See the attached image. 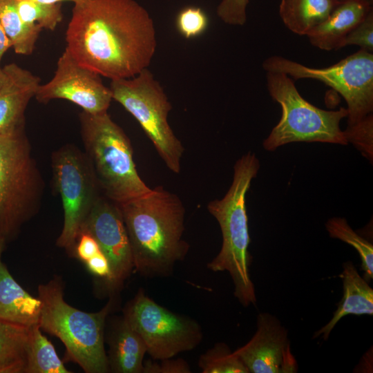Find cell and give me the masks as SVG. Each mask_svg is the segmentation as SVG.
I'll list each match as a JSON object with an SVG mask.
<instances>
[{"mask_svg":"<svg viewBox=\"0 0 373 373\" xmlns=\"http://www.w3.org/2000/svg\"><path fill=\"white\" fill-rule=\"evenodd\" d=\"M66 41L79 64L111 80L147 68L157 46L153 20L135 0L76 1Z\"/></svg>","mask_w":373,"mask_h":373,"instance_id":"obj_1","label":"cell"},{"mask_svg":"<svg viewBox=\"0 0 373 373\" xmlns=\"http://www.w3.org/2000/svg\"><path fill=\"white\" fill-rule=\"evenodd\" d=\"M119 207L135 271L147 278L170 276L189 249L183 238L185 209L181 200L157 186Z\"/></svg>","mask_w":373,"mask_h":373,"instance_id":"obj_2","label":"cell"},{"mask_svg":"<svg viewBox=\"0 0 373 373\" xmlns=\"http://www.w3.org/2000/svg\"><path fill=\"white\" fill-rule=\"evenodd\" d=\"M259 169L260 162L254 153L249 152L242 155L234 165L232 184L225 195L207 205L209 212L219 224L222 236L221 249L207 267L214 272L229 274L234 296L244 307L256 303L255 286L249 273L251 258L245 200Z\"/></svg>","mask_w":373,"mask_h":373,"instance_id":"obj_3","label":"cell"},{"mask_svg":"<svg viewBox=\"0 0 373 373\" xmlns=\"http://www.w3.org/2000/svg\"><path fill=\"white\" fill-rule=\"evenodd\" d=\"M84 154L102 194L118 204L149 193L133 160L131 141L107 112L79 114Z\"/></svg>","mask_w":373,"mask_h":373,"instance_id":"obj_4","label":"cell"},{"mask_svg":"<svg viewBox=\"0 0 373 373\" xmlns=\"http://www.w3.org/2000/svg\"><path fill=\"white\" fill-rule=\"evenodd\" d=\"M38 297L41 301L39 327L62 342L67 359L86 373L108 372L104 329L113 298L99 312H83L65 301L63 283L58 278L40 285Z\"/></svg>","mask_w":373,"mask_h":373,"instance_id":"obj_5","label":"cell"},{"mask_svg":"<svg viewBox=\"0 0 373 373\" xmlns=\"http://www.w3.org/2000/svg\"><path fill=\"white\" fill-rule=\"evenodd\" d=\"M44 182L25 128L0 135V237L13 240L39 211Z\"/></svg>","mask_w":373,"mask_h":373,"instance_id":"obj_6","label":"cell"},{"mask_svg":"<svg viewBox=\"0 0 373 373\" xmlns=\"http://www.w3.org/2000/svg\"><path fill=\"white\" fill-rule=\"evenodd\" d=\"M267 87L271 98L282 109L278 123L263 142V147L274 151L291 142H326L345 145V132L340 128L341 120L347 110L321 109L299 93L294 82L282 73L267 72Z\"/></svg>","mask_w":373,"mask_h":373,"instance_id":"obj_7","label":"cell"},{"mask_svg":"<svg viewBox=\"0 0 373 373\" xmlns=\"http://www.w3.org/2000/svg\"><path fill=\"white\" fill-rule=\"evenodd\" d=\"M109 88L113 99L138 122L166 166L180 173L184 149L167 120L171 104L153 73L147 68L131 78L111 80Z\"/></svg>","mask_w":373,"mask_h":373,"instance_id":"obj_8","label":"cell"},{"mask_svg":"<svg viewBox=\"0 0 373 373\" xmlns=\"http://www.w3.org/2000/svg\"><path fill=\"white\" fill-rule=\"evenodd\" d=\"M266 72L282 73L297 80H318L338 93L347 105V128L372 114L373 110V53L360 49L326 68H316L282 56L262 63Z\"/></svg>","mask_w":373,"mask_h":373,"instance_id":"obj_9","label":"cell"},{"mask_svg":"<svg viewBox=\"0 0 373 373\" xmlns=\"http://www.w3.org/2000/svg\"><path fill=\"white\" fill-rule=\"evenodd\" d=\"M51 167L53 186L64 211L57 245L73 254L81 227L102 194L84 153L75 145L68 144L55 151Z\"/></svg>","mask_w":373,"mask_h":373,"instance_id":"obj_10","label":"cell"},{"mask_svg":"<svg viewBox=\"0 0 373 373\" xmlns=\"http://www.w3.org/2000/svg\"><path fill=\"white\" fill-rule=\"evenodd\" d=\"M123 316L141 336L153 360L173 358L191 351L203 339L200 324L159 305L140 289L124 309Z\"/></svg>","mask_w":373,"mask_h":373,"instance_id":"obj_11","label":"cell"},{"mask_svg":"<svg viewBox=\"0 0 373 373\" xmlns=\"http://www.w3.org/2000/svg\"><path fill=\"white\" fill-rule=\"evenodd\" d=\"M86 232L97 241L111 266V278L106 285L114 294L135 270L131 248L119 204L103 195L97 200L80 232Z\"/></svg>","mask_w":373,"mask_h":373,"instance_id":"obj_12","label":"cell"},{"mask_svg":"<svg viewBox=\"0 0 373 373\" xmlns=\"http://www.w3.org/2000/svg\"><path fill=\"white\" fill-rule=\"evenodd\" d=\"M35 97L40 103L66 99L91 114L107 112L113 100L101 76L79 64L66 49L57 60L54 76L39 85Z\"/></svg>","mask_w":373,"mask_h":373,"instance_id":"obj_13","label":"cell"},{"mask_svg":"<svg viewBox=\"0 0 373 373\" xmlns=\"http://www.w3.org/2000/svg\"><path fill=\"white\" fill-rule=\"evenodd\" d=\"M234 353L249 373H292L298 363L290 349L287 329L274 315L262 312L252 338Z\"/></svg>","mask_w":373,"mask_h":373,"instance_id":"obj_14","label":"cell"},{"mask_svg":"<svg viewBox=\"0 0 373 373\" xmlns=\"http://www.w3.org/2000/svg\"><path fill=\"white\" fill-rule=\"evenodd\" d=\"M3 69L6 78L0 86V135H7L25 128V111L40 79L15 63Z\"/></svg>","mask_w":373,"mask_h":373,"instance_id":"obj_15","label":"cell"},{"mask_svg":"<svg viewBox=\"0 0 373 373\" xmlns=\"http://www.w3.org/2000/svg\"><path fill=\"white\" fill-rule=\"evenodd\" d=\"M372 9V5L361 0L342 1L307 37L312 46L321 50L343 48L346 36Z\"/></svg>","mask_w":373,"mask_h":373,"instance_id":"obj_16","label":"cell"},{"mask_svg":"<svg viewBox=\"0 0 373 373\" xmlns=\"http://www.w3.org/2000/svg\"><path fill=\"white\" fill-rule=\"evenodd\" d=\"M339 275L343 284V297L330 321L314 332L313 338L320 336L324 341L328 339L332 329L345 316L373 315V289L358 274L352 261L343 265Z\"/></svg>","mask_w":373,"mask_h":373,"instance_id":"obj_17","label":"cell"},{"mask_svg":"<svg viewBox=\"0 0 373 373\" xmlns=\"http://www.w3.org/2000/svg\"><path fill=\"white\" fill-rule=\"evenodd\" d=\"M108 343L109 372L142 373L146 345L123 316L113 321Z\"/></svg>","mask_w":373,"mask_h":373,"instance_id":"obj_18","label":"cell"},{"mask_svg":"<svg viewBox=\"0 0 373 373\" xmlns=\"http://www.w3.org/2000/svg\"><path fill=\"white\" fill-rule=\"evenodd\" d=\"M41 301L31 296L0 265V321L31 327L39 325Z\"/></svg>","mask_w":373,"mask_h":373,"instance_id":"obj_19","label":"cell"},{"mask_svg":"<svg viewBox=\"0 0 373 373\" xmlns=\"http://www.w3.org/2000/svg\"><path fill=\"white\" fill-rule=\"evenodd\" d=\"M340 2L338 0H281L279 15L289 30L307 36L327 19Z\"/></svg>","mask_w":373,"mask_h":373,"instance_id":"obj_20","label":"cell"},{"mask_svg":"<svg viewBox=\"0 0 373 373\" xmlns=\"http://www.w3.org/2000/svg\"><path fill=\"white\" fill-rule=\"evenodd\" d=\"M30 328L0 321V373H26Z\"/></svg>","mask_w":373,"mask_h":373,"instance_id":"obj_21","label":"cell"},{"mask_svg":"<svg viewBox=\"0 0 373 373\" xmlns=\"http://www.w3.org/2000/svg\"><path fill=\"white\" fill-rule=\"evenodd\" d=\"M17 1L0 0V21L15 53L29 55L33 52L43 29L21 19Z\"/></svg>","mask_w":373,"mask_h":373,"instance_id":"obj_22","label":"cell"},{"mask_svg":"<svg viewBox=\"0 0 373 373\" xmlns=\"http://www.w3.org/2000/svg\"><path fill=\"white\" fill-rule=\"evenodd\" d=\"M51 342L41 333L39 325L30 328L26 373H70Z\"/></svg>","mask_w":373,"mask_h":373,"instance_id":"obj_23","label":"cell"},{"mask_svg":"<svg viewBox=\"0 0 373 373\" xmlns=\"http://www.w3.org/2000/svg\"><path fill=\"white\" fill-rule=\"evenodd\" d=\"M325 228L332 238L338 239L353 247L361 260L363 278L368 283L373 278V245L359 236L343 218L335 217L328 220Z\"/></svg>","mask_w":373,"mask_h":373,"instance_id":"obj_24","label":"cell"},{"mask_svg":"<svg viewBox=\"0 0 373 373\" xmlns=\"http://www.w3.org/2000/svg\"><path fill=\"white\" fill-rule=\"evenodd\" d=\"M198 366L203 373H249L240 358L222 342L202 354Z\"/></svg>","mask_w":373,"mask_h":373,"instance_id":"obj_25","label":"cell"},{"mask_svg":"<svg viewBox=\"0 0 373 373\" xmlns=\"http://www.w3.org/2000/svg\"><path fill=\"white\" fill-rule=\"evenodd\" d=\"M17 6L21 19L42 29L53 31L61 21V3H44L33 0H17Z\"/></svg>","mask_w":373,"mask_h":373,"instance_id":"obj_26","label":"cell"},{"mask_svg":"<svg viewBox=\"0 0 373 373\" xmlns=\"http://www.w3.org/2000/svg\"><path fill=\"white\" fill-rule=\"evenodd\" d=\"M175 24L180 34L186 39H190L204 32L208 27L209 20L202 8L189 6L179 12Z\"/></svg>","mask_w":373,"mask_h":373,"instance_id":"obj_27","label":"cell"},{"mask_svg":"<svg viewBox=\"0 0 373 373\" xmlns=\"http://www.w3.org/2000/svg\"><path fill=\"white\" fill-rule=\"evenodd\" d=\"M348 142H352L365 153L372 158L373 116L372 113L356 125L344 131Z\"/></svg>","mask_w":373,"mask_h":373,"instance_id":"obj_28","label":"cell"},{"mask_svg":"<svg viewBox=\"0 0 373 373\" xmlns=\"http://www.w3.org/2000/svg\"><path fill=\"white\" fill-rule=\"evenodd\" d=\"M356 45L373 53V9L346 36L344 47Z\"/></svg>","mask_w":373,"mask_h":373,"instance_id":"obj_29","label":"cell"},{"mask_svg":"<svg viewBox=\"0 0 373 373\" xmlns=\"http://www.w3.org/2000/svg\"><path fill=\"white\" fill-rule=\"evenodd\" d=\"M249 0H222L217 7L218 17L225 23L243 26L247 21Z\"/></svg>","mask_w":373,"mask_h":373,"instance_id":"obj_30","label":"cell"},{"mask_svg":"<svg viewBox=\"0 0 373 373\" xmlns=\"http://www.w3.org/2000/svg\"><path fill=\"white\" fill-rule=\"evenodd\" d=\"M159 362L149 360L144 363L142 373H190L191 368L183 358H169L158 360Z\"/></svg>","mask_w":373,"mask_h":373,"instance_id":"obj_31","label":"cell"},{"mask_svg":"<svg viewBox=\"0 0 373 373\" xmlns=\"http://www.w3.org/2000/svg\"><path fill=\"white\" fill-rule=\"evenodd\" d=\"M100 251L95 239L88 233L83 231L78 236L73 254L84 262Z\"/></svg>","mask_w":373,"mask_h":373,"instance_id":"obj_32","label":"cell"},{"mask_svg":"<svg viewBox=\"0 0 373 373\" xmlns=\"http://www.w3.org/2000/svg\"><path fill=\"white\" fill-rule=\"evenodd\" d=\"M84 263L93 275L100 278L105 285H107L111 275V266L107 258L102 251Z\"/></svg>","mask_w":373,"mask_h":373,"instance_id":"obj_33","label":"cell"},{"mask_svg":"<svg viewBox=\"0 0 373 373\" xmlns=\"http://www.w3.org/2000/svg\"><path fill=\"white\" fill-rule=\"evenodd\" d=\"M10 48H12L11 42L7 37L0 21V64L3 56L4 55L6 52Z\"/></svg>","mask_w":373,"mask_h":373,"instance_id":"obj_34","label":"cell"},{"mask_svg":"<svg viewBox=\"0 0 373 373\" xmlns=\"http://www.w3.org/2000/svg\"><path fill=\"white\" fill-rule=\"evenodd\" d=\"M37 2L44 3H49V4H54V3H59L64 1H70L73 3H75L76 1L79 0H33Z\"/></svg>","mask_w":373,"mask_h":373,"instance_id":"obj_35","label":"cell"},{"mask_svg":"<svg viewBox=\"0 0 373 373\" xmlns=\"http://www.w3.org/2000/svg\"><path fill=\"white\" fill-rule=\"evenodd\" d=\"M6 242H7L6 241V240L4 238L0 237V265L2 262V261H1V256H2L3 251L4 250Z\"/></svg>","mask_w":373,"mask_h":373,"instance_id":"obj_36","label":"cell"},{"mask_svg":"<svg viewBox=\"0 0 373 373\" xmlns=\"http://www.w3.org/2000/svg\"><path fill=\"white\" fill-rule=\"evenodd\" d=\"M5 78H6L5 72H4L3 69V68H1L0 66V86L3 83V82L5 80Z\"/></svg>","mask_w":373,"mask_h":373,"instance_id":"obj_37","label":"cell"},{"mask_svg":"<svg viewBox=\"0 0 373 373\" xmlns=\"http://www.w3.org/2000/svg\"><path fill=\"white\" fill-rule=\"evenodd\" d=\"M361 1H365V2H367V3H368L369 4H370V5L372 6L373 0H361Z\"/></svg>","mask_w":373,"mask_h":373,"instance_id":"obj_38","label":"cell"},{"mask_svg":"<svg viewBox=\"0 0 373 373\" xmlns=\"http://www.w3.org/2000/svg\"><path fill=\"white\" fill-rule=\"evenodd\" d=\"M338 1H344V0H338Z\"/></svg>","mask_w":373,"mask_h":373,"instance_id":"obj_39","label":"cell"}]
</instances>
